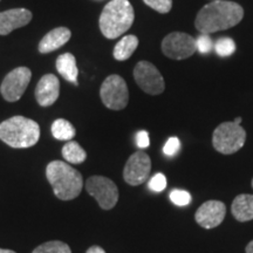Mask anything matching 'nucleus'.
I'll list each match as a JSON object with an SVG mask.
<instances>
[{"mask_svg": "<svg viewBox=\"0 0 253 253\" xmlns=\"http://www.w3.org/2000/svg\"><path fill=\"white\" fill-rule=\"evenodd\" d=\"M143 1L158 13H168L172 7V0H143Z\"/></svg>", "mask_w": 253, "mask_h": 253, "instance_id": "nucleus-24", "label": "nucleus"}, {"mask_svg": "<svg viewBox=\"0 0 253 253\" xmlns=\"http://www.w3.org/2000/svg\"><path fill=\"white\" fill-rule=\"evenodd\" d=\"M55 66L59 74L65 80L78 86L79 69L77 66V59H75L74 55L71 54V53H65V54L59 55V58L56 59Z\"/></svg>", "mask_w": 253, "mask_h": 253, "instance_id": "nucleus-17", "label": "nucleus"}, {"mask_svg": "<svg viewBox=\"0 0 253 253\" xmlns=\"http://www.w3.org/2000/svg\"><path fill=\"white\" fill-rule=\"evenodd\" d=\"M40 138V126L33 120L13 116L0 123V140L9 147L23 149L33 147Z\"/></svg>", "mask_w": 253, "mask_h": 253, "instance_id": "nucleus-4", "label": "nucleus"}, {"mask_svg": "<svg viewBox=\"0 0 253 253\" xmlns=\"http://www.w3.org/2000/svg\"><path fill=\"white\" fill-rule=\"evenodd\" d=\"M252 186H253V179H252Z\"/></svg>", "mask_w": 253, "mask_h": 253, "instance_id": "nucleus-33", "label": "nucleus"}, {"mask_svg": "<svg viewBox=\"0 0 253 253\" xmlns=\"http://www.w3.org/2000/svg\"><path fill=\"white\" fill-rule=\"evenodd\" d=\"M226 214L225 204L220 201H208L199 207L195 214L198 225L204 229H213L220 225Z\"/></svg>", "mask_w": 253, "mask_h": 253, "instance_id": "nucleus-12", "label": "nucleus"}, {"mask_svg": "<svg viewBox=\"0 0 253 253\" xmlns=\"http://www.w3.org/2000/svg\"><path fill=\"white\" fill-rule=\"evenodd\" d=\"M246 131L235 122H224L214 129L212 135L213 148L224 155L235 154L245 144Z\"/></svg>", "mask_w": 253, "mask_h": 253, "instance_id": "nucleus-5", "label": "nucleus"}, {"mask_svg": "<svg viewBox=\"0 0 253 253\" xmlns=\"http://www.w3.org/2000/svg\"><path fill=\"white\" fill-rule=\"evenodd\" d=\"M243 18L244 9L239 4L227 0H216L201 8L196 17L195 26L202 34H211L235 27Z\"/></svg>", "mask_w": 253, "mask_h": 253, "instance_id": "nucleus-1", "label": "nucleus"}, {"mask_svg": "<svg viewBox=\"0 0 253 253\" xmlns=\"http://www.w3.org/2000/svg\"><path fill=\"white\" fill-rule=\"evenodd\" d=\"M197 50L196 39L182 32L168 34L162 41V52L168 58L173 60H184L195 54Z\"/></svg>", "mask_w": 253, "mask_h": 253, "instance_id": "nucleus-8", "label": "nucleus"}, {"mask_svg": "<svg viewBox=\"0 0 253 253\" xmlns=\"http://www.w3.org/2000/svg\"><path fill=\"white\" fill-rule=\"evenodd\" d=\"M32 79V72L27 67H18L6 75L0 86V93L7 102L20 100Z\"/></svg>", "mask_w": 253, "mask_h": 253, "instance_id": "nucleus-9", "label": "nucleus"}, {"mask_svg": "<svg viewBox=\"0 0 253 253\" xmlns=\"http://www.w3.org/2000/svg\"><path fill=\"white\" fill-rule=\"evenodd\" d=\"M72 32L67 27H58L52 30L41 39L39 42V52L42 54L59 49L60 47L68 42L71 39Z\"/></svg>", "mask_w": 253, "mask_h": 253, "instance_id": "nucleus-15", "label": "nucleus"}, {"mask_svg": "<svg viewBox=\"0 0 253 253\" xmlns=\"http://www.w3.org/2000/svg\"><path fill=\"white\" fill-rule=\"evenodd\" d=\"M169 197L170 201L175 205H178V207H185V205H189L190 202H191V195L188 191H185V190H172L170 192Z\"/></svg>", "mask_w": 253, "mask_h": 253, "instance_id": "nucleus-23", "label": "nucleus"}, {"mask_svg": "<svg viewBox=\"0 0 253 253\" xmlns=\"http://www.w3.org/2000/svg\"><path fill=\"white\" fill-rule=\"evenodd\" d=\"M213 48L219 56H230L236 52V42L231 38H220L213 43Z\"/></svg>", "mask_w": 253, "mask_h": 253, "instance_id": "nucleus-22", "label": "nucleus"}, {"mask_svg": "<svg viewBox=\"0 0 253 253\" xmlns=\"http://www.w3.org/2000/svg\"><path fill=\"white\" fill-rule=\"evenodd\" d=\"M148 188L155 192H161L167 188V178L163 173H156L150 178Z\"/></svg>", "mask_w": 253, "mask_h": 253, "instance_id": "nucleus-26", "label": "nucleus"}, {"mask_svg": "<svg viewBox=\"0 0 253 253\" xmlns=\"http://www.w3.org/2000/svg\"><path fill=\"white\" fill-rule=\"evenodd\" d=\"M151 171V160L144 151L138 150L131 155L126 161L123 178L131 186H137L149 178Z\"/></svg>", "mask_w": 253, "mask_h": 253, "instance_id": "nucleus-11", "label": "nucleus"}, {"mask_svg": "<svg viewBox=\"0 0 253 253\" xmlns=\"http://www.w3.org/2000/svg\"><path fill=\"white\" fill-rule=\"evenodd\" d=\"M86 253H106V251H104L102 248H100V246L94 245V246H91V248L88 249Z\"/></svg>", "mask_w": 253, "mask_h": 253, "instance_id": "nucleus-29", "label": "nucleus"}, {"mask_svg": "<svg viewBox=\"0 0 253 253\" xmlns=\"http://www.w3.org/2000/svg\"><path fill=\"white\" fill-rule=\"evenodd\" d=\"M100 96L107 108L125 109L129 102V90L125 79L116 74L109 75L101 86Z\"/></svg>", "mask_w": 253, "mask_h": 253, "instance_id": "nucleus-6", "label": "nucleus"}, {"mask_svg": "<svg viewBox=\"0 0 253 253\" xmlns=\"http://www.w3.org/2000/svg\"><path fill=\"white\" fill-rule=\"evenodd\" d=\"M196 47L201 54H207L213 48V41L209 37V34H201L196 39Z\"/></svg>", "mask_w": 253, "mask_h": 253, "instance_id": "nucleus-25", "label": "nucleus"}, {"mask_svg": "<svg viewBox=\"0 0 253 253\" xmlns=\"http://www.w3.org/2000/svg\"><path fill=\"white\" fill-rule=\"evenodd\" d=\"M52 135L58 141L68 142L75 137L77 131H75L74 126L69 121H67V120L58 119L52 125Z\"/></svg>", "mask_w": 253, "mask_h": 253, "instance_id": "nucleus-20", "label": "nucleus"}, {"mask_svg": "<svg viewBox=\"0 0 253 253\" xmlns=\"http://www.w3.org/2000/svg\"><path fill=\"white\" fill-rule=\"evenodd\" d=\"M134 78L137 86L147 94H162L166 88L162 74L153 63L148 61H141L135 66Z\"/></svg>", "mask_w": 253, "mask_h": 253, "instance_id": "nucleus-10", "label": "nucleus"}, {"mask_svg": "<svg viewBox=\"0 0 253 253\" xmlns=\"http://www.w3.org/2000/svg\"><path fill=\"white\" fill-rule=\"evenodd\" d=\"M0 253H15L12 250H4V249H0Z\"/></svg>", "mask_w": 253, "mask_h": 253, "instance_id": "nucleus-31", "label": "nucleus"}, {"mask_svg": "<svg viewBox=\"0 0 253 253\" xmlns=\"http://www.w3.org/2000/svg\"><path fill=\"white\" fill-rule=\"evenodd\" d=\"M86 190L96 199L100 208L110 210L119 201V189L112 179L103 176H91L86 182Z\"/></svg>", "mask_w": 253, "mask_h": 253, "instance_id": "nucleus-7", "label": "nucleus"}, {"mask_svg": "<svg viewBox=\"0 0 253 253\" xmlns=\"http://www.w3.org/2000/svg\"><path fill=\"white\" fill-rule=\"evenodd\" d=\"M246 253H253V240L250 242L248 246H246Z\"/></svg>", "mask_w": 253, "mask_h": 253, "instance_id": "nucleus-30", "label": "nucleus"}, {"mask_svg": "<svg viewBox=\"0 0 253 253\" xmlns=\"http://www.w3.org/2000/svg\"><path fill=\"white\" fill-rule=\"evenodd\" d=\"M134 8L128 0H112L100 15V31L107 39H116L134 23Z\"/></svg>", "mask_w": 253, "mask_h": 253, "instance_id": "nucleus-3", "label": "nucleus"}, {"mask_svg": "<svg viewBox=\"0 0 253 253\" xmlns=\"http://www.w3.org/2000/svg\"><path fill=\"white\" fill-rule=\"evenodd\" d=\"M179 148H181V142L177 137H170L169 140L167 141V143L164 144L163 153L167 155V156H175V155L178 153Z\"/></svg>", "mask_w": 253, "mask_h": 253, "instance_id": "nucleus-27", "label": "nucleus"}, {"mask_svg": "<svg viewBox=\"0 0 253 253\" xmlns=\"http://www.w3.org/2000/svg\"><path fill=\"white\" fill-rule=\"evenodd\" d=\"M138 46V39L136 36H126L116 43L114 48V58L119 61L128 60L134 54V52Z\"/></svg>", "mask_w": 253, "mask_h": 253, "instance_id": "nucleus-18", "label": "nucleus"}, {"mask_svg": "<svg viewBox=\"0 0 253 253\" xmlns=\"http://www.w3.org/2000/svg\"><path fill=\"white\" fill-rule=\"evenodd\" d=\"M233 122L237 123V125H240V123H242V118H237Z\"/></svg>", "mask_w": 253, "mask_h": 253, "instance_id": "nucleus-32", "label": "nucleus"}, {"mask_svg": "<svg viewBox=\"0 0 253 253\" xmlns=\"http://www.w3.org/2000/svg\"><path fill=\"white\" fill-rule=\"evenodd\" d=\"M136 144H137L138 148L141 149H145L150 145V140H149V135L145 130H141L136 134Z\"/></svg>", "mask_w": 253, "mask_h": 253, "instance_id": "nucleus-28", "label": "nucleus"}, {"mask_svg": "<svg viewBox=\"0 0 253 253\" xmlns=\"http://www.w3.org/2000/svg\"><path fill=\"white\" fill-rule=\"evenodd\" d=\"M231 212L238 221H249L253 219V195H238L232 202Z\"/></svg>", "mask_w": 253, "mask_h": 253, "instance_id": "nucleus-16", "label": "nucleus"}, {"mask_svg": "<svg viewBox=\"0 0 253 253\" xmlns=\"http://www.w3.org/2000/svg\"><path fill=\"white\" fill-rule=\"evenodd\" d=\"M32 17L33 15L26 8H12L0 12V36H7L12 31L26 26Z\"/></svg>", "mask_w": 253, "mask_h": 253, "instance_id": "nucleus-14", "label": "nucleus"}, {"mask_svg": "<svg viewBox=\"0 0 253 253\" xmlns=\"http://www.w3.org/2000/svg\"><path fill=\"white\" fill-rule=\"evenodd\" d=\"M46 176L54 195L61 201L77 198L84 188L81 173L62 161L50 162L46 168Z\"/></svg>", "mask_w": 253, "mask_h": 253, "instance_id": "nucleus-2", "label": "nucleus"}, {"mask_svg": "<svg viewBox=\"0 0 253 253\" xmlns=\"http://www.w3.org/2000/svg\"><path fill=\"white\" fill-rule=\"evenodd\" d=\"M60 82L54 74H46L40 79L36 88V99L41 107H49L58 100Z\"/></svg>", "mask_w": 253, "mask_h": 253, "instance_id": "nucleus-13", "label": "nucleus"}, {"mask_svg": "<svg viewBox=\"0 0 253 253\" xmlns=\"http://www.w3.org/2000/svg\"><path fill=\"white\" fill-rule=\"evenodd\" d=\"M32 253H72V250L66 243L53 240L39 245Z\"/></svg>", "mask_w": 253, "mask_h": 253, "instance_id": "nucleus-21", "label": "nucleus"}, {"mask_svg": "<svg viewBox=\"0 0 253 253\" xmlns=\"http://www.w3.org/2000/svg\"><path fill=\"white\" fill-rule=\"evenodd\" d=\"M62 156L69 163L80 164L86 161L87 154L78 142L68 141L62 148Z\"/></svg>", "mask_w": 253, "mask_h": 253, "instance_id": "nucleus-19", "label": "nucleus"}, {"mask_svg": "<svg viewBox=\"0 0 253 253\" xmlns=\"http://www.w3.org/2000/svg\"><path fill=\"white\" fill-rule=\"evenodd\" d=\"M212 1H216V0H212Z\"/></svg>", "mask_w": 253, "mask_h": 253, "instance_id": "nucleus-34", "label": "nucleus"}]
</instances>
